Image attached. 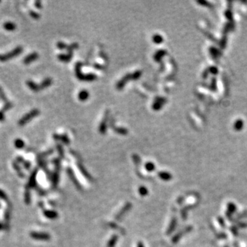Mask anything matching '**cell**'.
Returning <instances> with one entry per match:
<instances>
[{
    "instance_id": "3957f363",
    "label": "cell",
    "mask_w": 247,
    "mask_h": 247,
    "mask_svg": "<svg viewBox=\"0 0 247 247\" xmlns=\"http://www.w3.org/2000/svg\"><path fill=\"white\" fill-rule=\"evenodd\" d=\"M38 54H37V53H33V54H30V55L27 56L26 58H24V60H23V62H24L25 64H29L30 62L35 61L36 59L38 58Z\"/></svg>"
},
{
    "instance_id": "277c9868",
    "label": "cell",
    "mask_w": 247,
    "mask_h": 247,
    "mask_svg": "<svg viewBox=\"0 0 247 247\" xmlns=\"http://www.w3.org/2000/svg\"><path fill=\"white\" fill-rule=\"evenodd\" d=\"M3 27H4V29L7 30V31H13V30L16 29V25H15L14 23L11 21H8L4 23Z\"/></svg>"
},
{
    "instance_id": "7c38bea8",
    "label": "cell",
    "mask_w": 247,
    "mask_h": 247,
    "mask_svg": "<svg viewBox=\"0 0 247 247\" xmlns=\"http://www.w3.org/2000/svg\"><path fill=\"white\" fill-rule=\"evenodd\" d=\"M5 120V116L2 111H0V122H3Z\"/></svg>"
},
{
    "instance_id": "6da1fadb",
    "label": "cell",
    "mask_w": 247,
    "mask_h": 247,
    "mask_svg": "<svg viewBox=\"0 0 247 247\" xmlns=\"http://www.w3.org/2000/svg\"><path fill=\"white\" fill-rule=\"evenodd\" d=\"M22 52H23V48H22L21 47H16V48L14 49L13 51L8 52V53L6 54L0 56V61L1 62L7 61V60H9V59L13 58H15V57L19 55Z\"/></svg>"
},
{
    "instance_id": "8fae6325",
    "label": "cell",
    "mask_w": 247,
    "mask_h": 247,
    "mask_svg": "<svg viewBox=\"0 0 247 247\" xmlns=\"http://www.w3.org/2000/svg\"><path fill=\"white\" fill-rule=\"evenodd\" d=\"M30 14L31 15V17L34 19H37L39 18V15L37 14V13H35V12L33 11H30Z\"/></svg>"
},
{
    "instance_id": "7a4b0ae2",
    "label": "cell",
    "mask_w": 247,
    "mask_h": 247,
    "mask_svg": "<svg viewBox=\"0 0 247 247\" xmlns=\"http://www.w3.org/2000/svg\"><path fill=\"white\" fill-rule=\"evenodd\" d=\"M38 114H39V111L37 109H34L33 111H30V113H28V114H26V116H24L23 118L20 119L19 121V125L20 126H23V125L26 124L27 122L30 121V120H32L33 118H35V117L38 116Z\"/></svg>"
},
{
    "instance_id": "4fadbf2b",
    "label": "cell",
    "mask_w": 247,
    "mask_h": 247,
    "mask_svg": "<svg viewBox=\"0 0 247 247\" xmlns=\"http://www.w3.org/2000/svg\"><path fill=\"white\" fill-rule=\"evenodd\" d=\"M35 5H36V7L37 8H41V2L40 1H36V2H35Z\"/></svg>"
},
{
    "instance_id": "5b68a950",
    "label": "cell",
    "mask_w": 247,
    "mask_h": 247,
    "mask_svg": "<svg viewBox=\"0 0 247 247\" xmlns=\"http://www.w3.org/2000/svg\"><path fill=\"white\" fill-rule=\"evenodd\" d=\"M26 84H27V85H28V87H30V89H31V90H33L34 91H39V89H40L39 87V86L37 85V84L35 83V82H33V81H31V80L27 81Z\"/></svg>"
},
{
    "instance_id": "9c48e42d",
    "label": "cell",
    "mask_w": 247,
    "mask_h": 247,
    "mask_svg": "<svg viewBox=\"0 0 247 247\" xmlns=\"http://www.w3.org/2000/svg\"><path fill=\"white\" fill-rule=\"evenodd\" d=\"M15 146L17 147V148H23V145H24V142H23V140L20 139H18L15 140Z\"/></svg>"
},
{
    "instance_id": "30bf717a",
    "label": "cell",
    "mask_w": 247,
    "mask_h": 247,
    "mask_svg": "<svg viewBox=\"0 0 247 247\" xmlns=\"http://www.w3.org/2000/svg\"><path fill=\"white\" fill-rule=\"evenodd\" d=\"M0 99L2 101H4L5 102H7V97H6V94H4V91H3V89H1V87H0Z\"/></svg>"
},
{
    "instance_id": "8992f818",
    "label": "cell",
    "mask_w": 247,
    "mask_h": 247,
    "mask_svg": "<svg viewBox=\"0 0 247 247\" xmlns=\"http://www.w3.org/2000/svg\"><path fill=\"white\" fill-rule=\"evenodd\" d=\"M89 97V93L86 91H82L79 94V98L80 100H85Z\"/></svg>"
},
{
    "instance_id": "52a82bcc",
    "label": "cell",
    "mask_w": 247,
    "mask_h": 247,
    "mask_svg": "<svg viewBox=\"0 0 247 247\" xmlns=\"http://www.w3.org/2000/svg\"><path fill=\"white\" fill-rule=\"evenodd\" d=\"M51 83H52L51 79L47 78V79H45V80H44L43 82H42V84H41L40 87H41V89H43V88H45V87H48V86H50V84H51Z\"/></svg>"
},
{
    "instance_id": "ba28073f",
    "label": "cell",
    "mask_w": 247,
    "mask_h": 247,
    "mask_svg": "<svg viewBox=\"0 0 247 247\" xmlns=\"http://www.w3.org/2000/svg\"><path fill=\"white\" fill-rule=\"evenodd\" d=\"M12 107H13V103L7 102L6 103V104H4V106L2 107V109H1V111H2V112L7 111L9 109H11Z\"/></svg>"
}]
</instances>
